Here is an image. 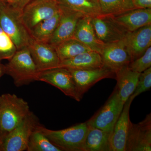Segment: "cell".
Masks as SVG:
<instances>
[{"label":"cell","mask_w":151,"mask_h":151,"mask_svg":"<svg viewBox=\"0 0 151 151\" xmlns=\"http://www.w3.org/2000/svg\"><path fill=\"white\" fill-rule=\"evenodd\" d=\"M22 12L1 1L0 27L11 39L17 50L27 47L31 37L21 17Z\"/></svg>","instance_id":"obj_1"},{"label":"cell","mask_w":151,"mask_h":151,"mask_svg":"<svg viewBox=\"0 0 151 151\" xmlns=\"http://www.w3.org/2000/svg\"><path fill=\"white\" fill-rule=\"evenodd\" d=\"M5 66V73L12 77L17 87L38 81L40 71L28 47L17 50Z\"/></svg>","instance_id":"obj_2"},{"label":"cell","mask_w":151,"mask_h":151,"mask_svg":"<svg viewBox=\"0 0 151 151\" xmlns=\"http://www.w3.org/2000/svg\"><path fill=\"white\" fill-rule=\"evenodd\" d=\"M28 103L15 94L0 96V131L7 135L29 113Z\"/></svg>","instance_id":"obj_3"},{"label":"cell","mask_w":151,"mask_h":151,"mask_svg":"<svg viewBox=\"0 0 151 151\" xmlns=\"http://www.w3.org/2000/svg\"><path fill=\"white\" fill-rule=\"evenodd\" d=\"M89 126L81 123L67 129L52 130L41 125L40 129L53 145L61 151H85L84 145Z\"/></svg>","instance_id":"obj_4"},{"label":"cell","mask_w":151,"mask_h":151,"mask_svg":"<svg viewBox=\"0 0 151 151\" xmlns=\"http://www.w3.org/2000/svg\"><path fill=\"white\" fill-rule=\"evenodd\" d=\"M40 124L37 116L30 111L20 124L6 135L3 151L26 150L31 135Z\"/></svg>","instance_id":"obj_5"},{"label":"cell","mask_w":151,"mask_h":151,"mask_svg":"<svg viewBox=\"0 0 151 151\" xmlns=\"http://www.w3.org/2000/svg\"><path fill=\"white\" fill-rule=\"evenodd\" d=\"M124 106L116 88L105 105L86 123L91 127L112 132Z\"/></svg>","instance_id":"obj_6"},{"label":"cell","mask_w":151,"mask_h":151,"mask_svg":"<svg viewBox=\"0 0 151 151\" xmlns=\"http://www.w3.org/2000/svg\"><path fill=\"white\" fill-rule=\"evenodd\" d=\"M59 8L56 0H32L22 11V20L29 32L40 22L53 16Z\"/></svg>","instance_id":"obj_7"},{"label":"cell","mask_w":151,"mask_h":151,"mask_svg":"<svg viewBox=\"0 0 151 151\" xmlns=\"http://www.w3.org/2000/svg\"><path fill=\"white\" fill-rule=\"evenodd\" d=\"M38 81H43L56 87L65 95L78 102L82 99L73 76L67 68L58 67L41 71Z\"/></svg>","instance_id":"obj_8"},{"label":"cell","mask_w":151,"mask_h":151,"mask_svg":"<svg viewBox=\"0 0 151 151\" xmlns=\"http://www.w3.org/2000/svg\"><path fill=\"white\" fill-rule=\"evenodd\" d=\"M151 151V115L142 122L133 124L131 121L126 141L125 151Z\"/></svg>","instance_id":"obj_9"},{"label":"cell","mask_w":151,"mask_h":151,"mask_svg":"<svg viewBox=\"0 0 151 151\" xmlns=\"http://www.w3.org/2000/svg\"><path fill=\"white\" fill-rule=\"evenodd\" d=\"M92 21L97 37L105 44L123 40L129 32L112 16L99 15Z\"/></svg>","instance_id":"obj_10"},{"label":"cell","mask_w":151,"mask_h":151,"mask_svg":"<svg viewBox=\"0 0 151 151\" xmlns=\"http://www.w3.org/2000/svg\"><path fill=\"white\" fill-rule=\"evenodd\" d=\"M27 47L40 72L59 67L61 61L53 45L31 37Z\"/></svg>","instance_id":"obj_11"},{"label":"cell","mask_w":151,"mask_h":151,"mask_svg":"<svg viewBox=\"0 0 151 151\" xmlns=\"http://www.w3.org/2000/svg\"><path fill=\"white\" fill-rule=\"evenodd\" d=\"M100 55L104 67L115 73L132 61L123 40L105 44Z\"/></svg>","instance_id":"obj_12"},{"label":"cell","mask_w":151,"mask_h":151,"mask_svg":"<svg viewBox=\"0 0 151 151\" xmlns=\"http://www.w3.org/2000/svg\"><path fill=\"white\" fill-rule=\"evenodd\" d=\"M59 6L60 16L59 22L48 43L53 46L63 41L73 38L78 21L84 17L78 12L61 6Z\"/></svg>","instance_id":"obj_13"},{"label":"cell","mask_w":151,"mask_h":151,"mask_svg":"<svg viewBox=\"0 0 151 151\" xmlns=\"http://www.w3.org/2000/svg\"><path fill=\"white\" fill-rule=\"evenodd\" d=\"M70 71L81 97L85 92L98 81L107 78H115L116 74L105 67L80 70L68 68Z\"/></svg>","instance_id":"obj_14"},{"label":"cell","mask_w":151,"mask_h":151,"mask_svg":"<svg viewBox=\"0 0 151 151\" xmlns=\"http://www.w3.org/2000/svg\"><path fill=\"white\" fill-rule=\"evenodd\" d=\"M123 40L132 61L139 58L151 47V24L129 32Z\"/></svg>","instance_id":"obj_15"},{"label":"cell","mask_w":151,"mask_h":151,"mask_svg":"<svg viewBox=\"0 0 151 151\" xmlns=\"http://www.w3.org/2000/svg\"><path fill=\"white\" fill-rule=\"evenodd\" d=\"M133 100L129 97L126 101L122 113L113 128L111 138L112 151H125L130 121V108Z\"/></svg>","instance_id":"obj_16"},{"label":"cell","mask_w":151,"mask_h":151,"mask_svg":"<svg viewBox=\"0 0 151 151\" xmlns=\"http://www.w3.org/2000/svg\"><path fill=\"white\" fill-rule=\"evenodd\" d=\"M92 17H83L78 21L73 38L91 49L101 54L105 44L97 37L92 21Z\"/></svg>","instance_id":"obj_17"},{"label":"cell","mask_w":151,"mask_h":151,"mask_svg":"<svg viewBox=\"0 0 151 151\" xmlns=\"http://www.w3.org/2000/svg\"><path fill=\"white\" fill-rule=\"evenodd\" d=\"M114 17L128 32H132L151 24V9H135Z\"/></svg>","instance_id":"obj_18"},{"label":"cell","mask_w":151,"mask_h":151,"mask_svg":"<svg viewBox=\"0 0 151 151\" xmlns=\"http://www.w3.org/2000/svg\"><path fill=\"white\" fill-rule=\"evenodd\" d=\"M115 74L117 81L116 88L121 102L124 105L134 91L140 73L132 71L127 66Z\"/></svg>","instance_id":"obj_19"},{"label":"cell","mask_w":151,"mask_h":151,"mask_svg":"<svg viewBox=\"0 0 151 151\" xmlns=\"http://www.w3.org/2000/svg\"><path fill=\"white\" fill-rule=\"evenodd\" d=\"M104 67L102 56L99 52L90 51L78 55L60 62L59 67L70 69H94Z\"/></svg>","instance_id":"obj_20"},{"label":"cell","mask_w":151,"mask_h":151,"mask_svg":"<svg viewBox=\"0 0 151 151\" xmlns=\"http://www.w3.org/2000/svg\"><path fill=\"white\" fill-rule=\"evenodd\" d=\"M89 126L85 139V151H112V132Z\"/></svg>","instance_id":"obj_21"},{"label":"cell","mask_w":151,"mask_h":151,"mask_svg":"<svg viewBox=\"0 0 151 151\" xmlns=\"http://www.w3.org/2000/svg\"><path fill=\"white\" fill-rule=\"evenodd\" d=\"M60 16L59 8L53 16L40 22L30 31L31 37L37 41L48 43L57 27Z\"/></svg>","instance_id":"obj_22"},{"label":"cell","mask_w":151,"mask_h":151,"mask_svg":"<svg viewBox=\"0 0 151 151\" xmlns=\"http://www.w3.org/2000/svg\"><path fill=\"white\" fill-rule=\"evenodd\" d=\"M60 6L78 12L84 17H94L101 14L99 3L94 0H56Z\"/></svg>","instance_id":"obj_23"},{"label":"cell","mask_w":151,"mask_h":151,"mask_svg":"<svg viewBox=\"0 0 151 151\" xmlns=\"http://www.w3.org/2000/svg\"><path fill=\"white\" fill-rule=\"evenodd\" d=\"M53 46L61 61L70 59L81 53L92 51L74 38L68 39Z\"/></svg>","instance_id":"obj_24"},{"label":"cell","mask_w":151,"mask_h":151,"mask_svg":"<svg viewBox=\"0 0 151 151\" xmlns=\"http://www.w3.org/2000/svg\"><path fill=\"white\" fill-rule=\"evenodd\" d=\"M101 14L116 16L137 9L133 0H98Z\"/></svg>","instance_id":"obj_25"},{"label":"cell","mask_w":151,"mask_h":151,"mask_svg":"<svg viewBox=\"0 0 151 151\" xmlns=\"http://www.w3.org/2000/svg\"><path fill=\"white\" fill-rule=\"evenodd\" d=\"M39 125L33 132L28 142L27 151H62L53 145L45 136Z\"/></svg>","instance_id":"obj_26"},{"label":"cell","mask_w":151,"mask_h":151,"mask_svg":"<svg viewBox=\"0 0 151 151\" xmlns=\"http://www.w3.org/2000/svg\"><path fill=\"white\" fill-rule=\"evenodd\" d=\"M17 50L8 35L0 27V60H9Z\"/></svg>","instance_id":"obj_27"},{"label":"cell","mask_w":151,"mask_h":151,"mask_svg":"<svg viewBox=\"0 0 151 151\" xmlns=\"http://www.w3.org/2000/svg\"><path fill=\"white\" fill-rule=\"evenodd\" d=\"M151 66V47H150L139 58L130 63L128 67L135 72L141 73Z\"/></svg>","instance_id":"obj_28"},{"label":"cell","mask_w":151,"mask_h":151,"mask_svg":"<svg viewBox=\"0 0 151 151\" xmlns=\"http://www.w3.org/2000/svg\"><path fill=\"white\" fill-rule=\"evenodd\" d=\"M151 87V67L140 73L134 91L130 96L132 100L143 92L148 91Z\"/></svg>","instance_id":"obj_29"},{"label":"cell","mask_w":151,"mask_h":151,"mask_svg":"<svg viewBox=\"0 0 151 151\" xmlns=\"http://www.w3.org/2000/svg\"><path fill=\"white\" fill-rule=\"evenodd\" d=\"M137 9H151V0H133Z\"/></svg>","instance_id":"obj_30"},{"label":"cell","mask_w":151,"mask_h":151,"mask_svg":"<svg viewBox=\"0 0 151 151\" xmlns=\"http://www.w3.org/2000/svg\"><path fill=\"white\" fill-rule=\"evenodd\" d=\"M32 1V0H15L13 4L11 5L19 11L22 12L24 7Z\"/></svg>","instance_id":"obj_31"},{"label":"cell","mask_w":151,"mask_h":151,"mask_svg":"<svg viewBox=\"0 0 151 151\" xmlns=\"http://www.w3.org/2000/svg\"><path fill=\"white\" fill-rule=\"evenodd\" d=\"M5 73V66L0 63V78Z\"/></svg>","instance_id":"obj_32"},{"label":"cell","mask_w":151,"mask_h":151,"mask_svg":"<svg viewBox=\"0 0 151 151\" xmlns=\"http://www.w3.org/2000/svg\"><path fill=\"white\" fill-rule=\"evenodd\" d=\"M6 135L3 134L2 132L0 131V140H4V139Z\"/></svg>","instance_id":"obj_33"},{"label":"cell","mask_w":151,"mask_h":151,"mask_svg":"<svg viewBox=\"0 0 151 151\" xmlns=\"http://www.w3.org/2000/svg\"><path fill=\"white\" fill-rule=\"evenodd\" d=\"M4 1L7 3V4H12L14 2L15 0H2Z\"/></svg>","instance_id":"obj_34"},{"label":"cell","mask_w":151,"mask_h":151,"mask_svg":"<svg viewBox=\"0 0 151 151\" xmlns=\"http://www.w3.org/2000/svg\"><path fill=\"white\" fill-rule=\"evenodd\" d=\"M1 0H0V4H1Z\"/></svg>","instance_id":"obj_35"},{"label":"cell","mask_w":151,"mask_h":151,"mask_svg":"<svg viewBox=\"0 0 151 151\" xmlns=\"http://www.w3.org/2000/svg\"><path fill=\"white\" fill-rule=\"evenodd\" d=\"M94 1H98V0H94Z\"/></svg>","instance_id":"obj_36"},{"label":"cell","mask_w":151,"mask_h":151,"mask_svg":"<svg viewBox=\"0 0 151 151\" xmlns=\"http://www.w3.org/2000/svg\"><path fill=\"white\" fill-rule=\"evenodd\" d=\"M0 61H1V60H0Z\"/></svg>","instance_id":"obj_37"}]
</instances>
